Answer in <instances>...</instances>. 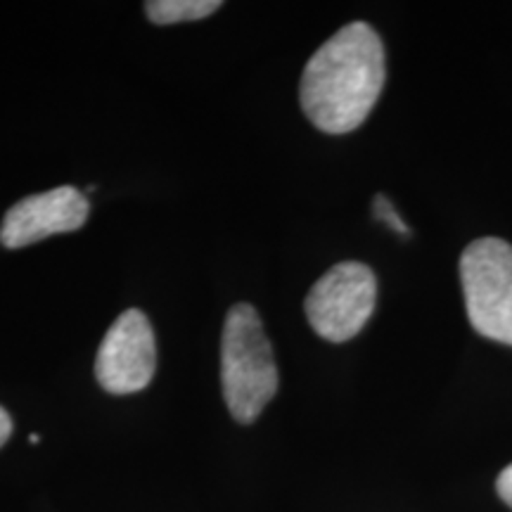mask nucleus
<instances>
[{
    "instance_id": "nucleus-1",
    "label": "nucleus",
    "mask_w": 512,
    "mask_h": 512,
    "mask_svg": "<svg viewBox=\"0 0 512 512\" xmlns=\"http://www.w3.org/2000/svg\"><path fill=\"white\" fill-rule=\"evenodd\" d=\"M387 62L377 31L366 22L347 24L306 62L299 100L313 126L342 136L373 112L380 98Z\"/></svg>"
},
{
    "instance_id": "nucleus-4",
    "label": "nucleus",
    "mask_w": 512,
    "mask_h": 512,
    "mask_svg": "<svg viewBox=\"0 0 512 512\" xmlns=\"http://www.w3.org/2000/svg\"><path fill=\"white\" fill-rule=\"evenodd\" d=\"M375 302L377 280L373 268L361 261H342L311 287L304 311L318 337L347 342L366 328Z\"/></svg>"
},
{
    "instance_id": "nucleus-5",
    "label": "nucleus",
    "mask_w": 512,
    "mask_h": 512,
    "mask_svg": "<svg viewBox=\"0 0 512 512\" xmlns=\"http://www.w3.org/2000/svg\"><path fill=\"white\" fill-rule=\"evenodd\" d=\"M157 368V342L150 318L128 309L102 337L95 356V377L110 394H136L152 382Z\"/></svg>"
},
{
    "instance_id": "nucleus-7",
    "label": "nucleus",
    "mask_w": 512,
    "mask_h": 512,
    "mask_svg": "<svg viewBox=\"0 0 512 512\" xmlns=\"http://www.w3.org/2000/svg\"><path fill=\"white\" fill-rule=\"evenodd\" d=\"M219 8V0H150V3H145L147 17L159 27L197 22V19L214 15Z\"/></svg>"
},
{
    "instance_id": "nucleus-3",
    "label": "nucleus",
    "mask_w": 512,
    "mask_h": 512,
    "mask_svg": "<svg viewBox=\"0 0 512 512\" xmlns=\"http://www.w3.org/2000/svg\"><path fill=\"white\" fill-rule=\"evenodd\" d=\"M467 318L479 335L512 347V245L479 238L460 256Z\"/></svg>"
},
{
    "instance_id": "nucleus-2",
    "label": "nucleus",
    "mask_w": 512,
    "mask_h": 512,
    "mask_svg": "<svg viewBox=\"0 0 512 512\" xmlns=\"http://www.w3.org/2000/svg\"><path fill=\"white\" fill-rule=\"evenodd\" d=\"M278 384V363L259 311L252 304H235L221 337V387L230 415L240 425H252L278 394Z\"/></svg>"
},
{
    "instance_id": "nucleus-8",
    "label": "nucleus",
    "mask_w": 512,
    "mask_h": 512,
    "mask_svg": "<svg viewBox=\"0 0 512 512\" xmlns=\"http://www.w3.org/2000/svg\"><path fill=\"white\" fill-rule=\"evenodd\" d=\"M373 211H375V219H380L382 223H387L389 228L396 230V233L408 235V226H406V223L401 221V216L396 214L394 204L389 202L387 197H384V195H377L375 200H373Z\"/></svg>"
},
{
    "instance_id": "nucleus-10",
    "label": "nucleus",
    "mask_w": 512,
    "mask_h": 512,
    "mask_svg": "<svg viewBox=\"0 0 512 512\" xmlns=\"http://www.w3.org/2000/svg\"><path fill=\"white\" fill-rule=\"evenodd\" d=\"M10 434H12V418L10 413L0 406V446L10 439Z\"/></svg>"
},
{
    "instance_id": "nucleus-9",
    "label": "nucleus",
    "mask_w": 512,
    "mask_h": 512,
    "mask_svg": "<svg viewBox=\"0 0 512 512\" xmlns=\"http://www.w3.org/2000/svg\"><path fill=\"white\" fill-rule=\"evenodd\" d=\"M496 489H498V496L503 498V503H508L512 508V463L505 467L501 475H498Z\"/></svg>"
},
{
    "instance_id": "nucleus-6",
    "label": "nucleus",
    "mask_w": 512,
    "mask_h": 512,
    "mask_svg": "<svg viewBox=\"0 0 512 512\" xmlns=\"http://www.w3.org/2000/svg\"><path fill=\"white\" fill-rule=\"evenodd\" d=\"M91 214V202L74 185L29 195L12 204L0 223V242L8 249H22L50 238L74 233Z\"/></svg>"
}]
</instances>
